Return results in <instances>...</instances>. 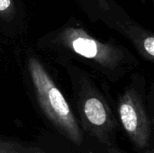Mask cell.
Masks as SVG:
<instances>
[{
	"label": "cell",
	"mask_w": 154,
	"mask_h": 153,
	"mask_svg": "<svg viewBox=\"0 0 154 153\" xmlns=\"http://www.w3.org/2000/svg\"><path fill=\"white\" fill-rule=\"evenodd\" d=\"M114 106L120 128L133 147L141 152L152 149L153 118L148 106L147 82L142 73L135 71L130 76Z\"/></svg>",
	"instance_id": "obj_4"
},
{
	"label": "cell",
	"mask_w": 154,
	"mask_h": 153,
	"mask_svg": "<svg viewBox=\"0 0 154 153\" xmlns=\"http://www.w3.org/2000/svg\"><path fill=\"white\" fill-rule=\"evenodd\" d=\"M13 5L12 0H0V13H6Z\"/></svg>",
	"instance_id": "obj_6"
},
{
	"label": "cell",
	"mask_w": 154,
	"mask_h": 153,
	"mask_svg": "<svg viewBox=\"0 0 154 153\" xmlns=\"http://www.w3.org/2000/svg\"><path fill=\"white\" fill-rule=\"evenodd\" d=\"M106 153H126L125 151H124L123 150L120 149V147H117V148H113V149H110L108 150Z\"/></svg>",
	"instance_id": "obj_7"
},
{
	"label": "cell",
	"mask_w": 154,
	"mask_h": 153,
	"mask_svg": "<svg viewBox=\"0 0 154 153\" xmlns=\"http://www.w3.org/2000/svg\"><path fill=\"white\" fill-rule=\"evenodd\" d=\"M142 153H154V152H153V151H152V149H149V150H146V151H143Z\"/></svg>",
	"instance_id": "obj_8"
},
{
	"label": "cell",
	"mask_w": 154,
	"mask_h": 153,
	"mask_svg": "<svg viewBox=\"0 0 154 153\" xmlns=\"http://www.w3.org/2000/svg\"><path fill=\"white\" fill-rule=\"evenodd\" d=\"M40 47L59 65L81 63L105 83H117L131 76L140 66L137 58L125 47L101 41L79 27H65L41 41Z\"/></svg>",
	"instance_id": "obj_1"
},
{
	"label": "cell",
	"mask_w": 154,
	"mask_h": 153,
	"mask_svg": "<svg viewBox=\"0 0 154 153\" xmlns=\"http://www.w3.org/2000/svg\"><path fill=\"white\" fill-rule=\"evenodd\" d=\"M72 92V109L83 133L88 153H106L119 147L120 125L114 102L103 83L78 65L65 67Z\"/></svg>",
	"instance_id": "obj_2"
},
{
	"label": "cell",
	"mask_w": 154,
	"mask_h": 153,
	"mask_svg": "<svg viewBox=\"0 0 154 153\" xmlns=\"http://www.w3.org/2000/svg\"><path fill=\"white\" fill-rule=\"evenodd\" d=\"M23 77L32 101L48 124L69 143L85 152L87 145L75 113L53 77L37 56H27Z\"/></svg>",
	"instance_id": "obj_3"
},
{
	"label": "cell",
	"mask_w": 154,
	"mask_h": 153,
	"mask_svg": "<svg viewBox=\"0 0 154 153\" xmlns=\"http://www.w3.org/2000/svg\"><path fill=\"white\" fill-rule=\"evenodd\" d=\"M0 153H53L46 145L0 135Z\"/></svg>",
	"instance_id": "obj_5"
}]
</instances>
